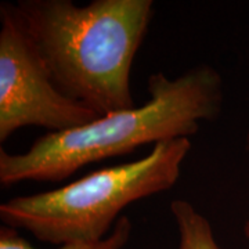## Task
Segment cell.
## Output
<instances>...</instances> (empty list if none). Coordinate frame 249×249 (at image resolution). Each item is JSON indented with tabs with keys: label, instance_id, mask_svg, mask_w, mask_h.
<instances>
[{
	"label": "cell",
	"instance_id": "obj_1",
	"mask_svg": "<svg viewBox=\"0 0 249 249\" xmlns=\"http://www.w3.org/2000/svg\"><path fill=\"white\" fill-rule=\"evenodd\" d=\"M19 21L64 96L100 116L134 106L130 72L152 0H19Z\"/></svg>",
	"mask_w": 249,
	"mask_h": 249
},
{
	"label": "cell",
	"instance_id": "obj_2",
	"mask_svg": "<svg viewBox=\"0 0 249 249\" xmlns=\"http://www.w3.org/2000/svg\"><path fill=\"white\" fill-rule=\"evenodd\" d=\"M150 97L139 107L109 112L76 129L46 133L22 154L0 150V184L21 181L57 183L80 168L133 152L137 147L196 134L202 122H212L223 107L220 73L198 65L170 79L152 73Z\"/></svg>",
	"mask_w": 249,
	"mask_h": 249
},
{
	"label": "cell",
	"instance_id": "obj_3",
	"mask_svg": "<svg viewBox=\"0 0 249 249\" xmlns=\"http://www.w3.org/2000/svg\"><path fill=\"white\" fill-rule=\"evenodd\" d=\"M190 150L188 137L158 142L140 160L94 170L55 190L14 196L0 205V220L58 247L103 240L126 206L176 184Z\"/></svg>",
	"mask_w": 249,
	"mask_h": 249
},
{
	"label": "cell",
	"instance_id": "obj_4",
	"mask_svg": "<svg viewBox=\"0 0 249 249\" xmlns=\"http://www.w3.org/2000/svg\"><path fill=\"white\" fill-rule=\"evenodd\" d=\"M0 142L22 127L58 133L97 119L94 111L57 89L14 4H0Z\"/></svg>",
	"mask_w": 249,
	"mask_h": 249
},
{
	"label": "cell",
	"instance_id": "obj_5",
	"mask_svg": "<svg viewBox=\"0 0 249 249\" xmlns=\"http://www.w3.org/2000/svg\"><path fill=\"white\" fill-rule=\"evenodd\" d=\"M170 213L178 226V249H222L208 217L194 205L186 199H175L170 204Z\"/></svg>",
	"mask_w": 249,
	"mask_h": 249
},
{
	"label": "cell",
	"instance_id": "obj_6",
	"mask_svg": "<svg viewBox=\"0 0 249 249\" xmlns=\"http://www.w3.org/2000/svg\"><path fill=\"white\" fill-rule=\"evenodd\" d=\"M133 230L132 220L127 216H121L116 220L112 231L106 238L90 242H68L60 245L57 249H124L130 240ZM0 249H37L18 234V230L7 226L0 227Z\"/></svg>",
	"mask_w": 249,
	"mask_h": 249
},
{
	"label": "cell",
	"instance_id": "obj_7",
	"mask_svg": "<svg viewBox=\"0 0 249 249\" xmlns=\"http://www.w3.org/2000/svg\"><path fill=\"white\" fill-rule=\"evenodd\" d=\"M247 148L249 150V130L248 134H247ZM244 232H245V235H247V238L249 241V216L248 219H247V222H245V226H244Z\"/></svg>",
	"mask_w": 249,
	"mask_h": 249
}]
</instances>
